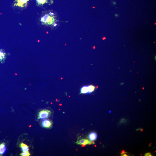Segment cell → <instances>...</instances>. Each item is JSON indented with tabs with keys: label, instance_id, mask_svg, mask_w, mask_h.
<instances>
[{
	"label": "cell",
	"instance_id": "9",
	"mask_svg": "<svg viewBox=\"0 0 156 156\" xmlns=\"http://www.w3.org/2000/svg\"><path fill=\"white\" fill-rule=\"evenodd\" d=\"M6 151V144L3 143L0 144V155H2L4 154Z\"/></svg>",
	"mask_w": 156,
	"mask_h": 156
},
{
	"label": "cell",
	"instance_id": "6",
	"mask_svg": "<svg viewBox=\"0 0 156 156\" xmlns=\"http://www.w3.org/2000/svg\"><path fill=\"white\" fill-rule=\"evenodd\" d=\"M52 122L48 119H44L42 121V126L43 127L45 128H50L52 126Z\"/></svg>",
	"mask_w": 156,
	"mask_h": 156
},
{
	"label": "cell",
	"instance_id": "5",
	"mask_svg": "<svg viewBox=\"0 0 156 156\" xmlns=\"http://www.w3.org/2000/svg\"><path fill=\"white\" fill-rule=\"evenodd\" d=\"M36 4L39 6H43L47 4H52V0H36Z\"/></svg>",
	"mask_w": 156,
	"mask_h": 156
},
{
	"label": "cell",
	"instance_id": "8",
	"mask_svg": "<svg viewBox=\"0 0 156 156\" xmlns=\"http://www.w3.org/2000/svg\"><path fill=\"white\" fill-rule=\"evenodd\" d=\"M6 59V53L3 50L0 49V61L4 62Z\"/></svg>",
	"mask_w": 156,
	"mask_h": 156
},
{
	"label": "cell",
	"instance_id": "10",
	"mask_svg": "<svg viewBox=\"0 0 156 156\" xmlns=\"http://www.w3.org/2000/svg\"><path fill=\"white\" fill-rule=\"evenodd\" d=\"M88 137L90 141H95L97 138V135L95 133L92 132L89 134Z\"/></svg>",
	"mask_w": 156,
	"mask_h": 156
},
{
	"label": "cell",
	"instance_id": "11",
	"mask_svg": "<svg viewBox=\"0 0 156 156\" xmlns=\"http://www.w3.org/2000/svg\"><path fill=\"white\" fill-rule=\"evenodd\" d=\"M20 146L21 147L22 151L23 152H28L29 147L27 145L23 143H22L21 144Z\"/></svg>",
	"mask_w": 156,
	"mask_h": 156
},
{
	"label": "cell",
	"instance_id": "7",
	"mask_svg": "<svg viewBox=\"0 0 156 156\" xmlns=\"http://www.w3.org/2000/svg\"><path fill=\"white\" fill-rule=\"evenodd\" d=\"M76 143L78 145H86L87 144H91L94 143L93 142L89 141L88 139H81L77 141Z\"/></svg>",
	"mask_w": 156,
	"mask_h": 156
},
{
	"label": "cell",
	"instance_id": "4",
	"mask_svg": "<svg viewBox=\"0 0 156 156\" xmlns=\"http://www.w3.org/2000/svg\"><path fill=\"white\" fill-rule=\"evenodd\" d=\"M51 112L48 110H44L41 111L39 113L38 119H43L48 118L50 115Z\"/></svg>",
	"mask_w": 156,
	"mask_h": 156
},
{
	"label": "cell",
	"instance_id": "12",
	"mask_svg": "<svg viewBox=\"0 0 156 156\" xmlns=\"http://www.w3.org/2000/svg\"><path fill=\"white\" fill-rule=\"evenodd\" d=\"M20 155L22 156H29L30 155V154L29 152H25L22 153Z\"/></svg>",
	"mask_w": 156,
	"mask_h": 156
},
{
	"label": "cell",
	"instance_id": "13",
	"mask_svg": "<svg viewBox=\"0 0 156 156\" xmlns=\"http://www.w3.org/2000/svg\"><path fill=\"white\" fill-rule=\"evenodd\" d=\"M145 156H152L151 154L150 153H147L146 154H145Z\"/></svg>",
	"mask_w": 156,
	"mask_h": 156
},
{
	"label": "cell",
	"instance_id": "2",
	"mask_svg": "<svg viewBox=\"0 0 156 156\" xmlns=\"http://www.w3.org/2000/svg\"><path fill=\"white\" fill-rule=\"evenodd\" d=\"M29 0H15L14 1L13 6L15 7L24 8L28 5Z\"/></svg>",
	"mask_w": 156,
	"mask_h": 156
},
{
	"label": "cell",
	"instance_id": "14",
	"mask_svg": "<svg viewBox=\"0 0 156 156\" xmlns=\"http://www.w3.org/2000/svg\"><path fill=\"white\" fill-rule=\"evenodd\" d=\"M115 16H116V17H118L119 16V15H118L116 14L115 15Z\"/></svg>",
	"mask_w": 156,
	"mask_h": 156
},
{
	"label": "cell",
	"instance_id": "3",
	"mask_svg": "<svg viewBox=\"0 0 156 156\" xmlns=\"http://www.w3.org/2000/svg\"><path fill=\"white\" fill-rule=\"evenodd\" d=\"M95 87L92 85L84 86L81 89L80 93H90L94 91L95 90Z\"/></svg>",
	"mask_w": 156,
	"mask_h": 156
},
{
	"label": "cell",
	"instance_id": "1",
	"mask_svg": "<svg viewBox=\"0 0 156 156\" xmlns=\"http://www.w3.org/2000/svg\"><path fill=\"white\" fill-rule=\"evenodd\" d=\"M54 13L50 12L49 14H46L43 16L41 18V22L43 24L47 25H53L54 26H55L54 25V22H55V16H54Z\"/></svg>",
	"mask_w": 156,
	"mask_h": 156
}]
</instances>
